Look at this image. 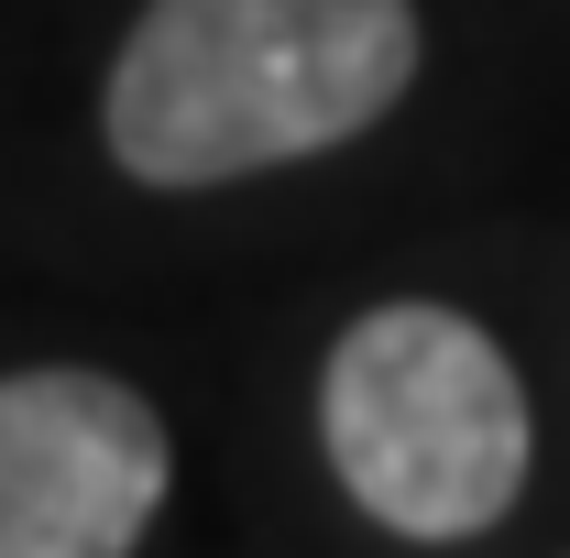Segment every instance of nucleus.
Instances as JSON below:
<instances>
[{
	"label": "nucleus",
	"instance_id": "2",
	"mask_svg": "<svg viewBox=\"0 0 570 558\" xmlns=\"http://www.w3.org/2000/svg\"><path fill=\"white\" fill-rule=\"evenodd\" d=\"M318 449L362 515L406 548H461L515 515L538 417L527 383L461 307H362L318 372Z\"/></svg>",
	"mask_w": 570,
	"mask_h": 558
},
{
	"label": "nucleus",
	"instance_id": "3",
	"mask_svg": "<svg viewBox=\"0 0 570 558\" xmlns=\"http://www.w3.org/2000/svg\"><path fill=\"white\" fill-rule=\"evenodd\" d=\"M176 482L165 417L121 372H0V558H121Z\"/></svg>",
	"mask_w": 570,
	"mask_h": 558
},
{
	"label": "nucleus",
	"instance_id": "1",
	"mask_svg": "<svg viewBox=\"0 0 570 558\" xmlns=\"http://www.w3.org/2000/svg\"><path fill=\"white\" fill-rule=\"evenodd\" d=\"M417 77V0H154L99 99L132 187H219L362 142Z\"/></svg>",
	"mask_w": 570,
	"mask_h": 558
}]
</instances>
